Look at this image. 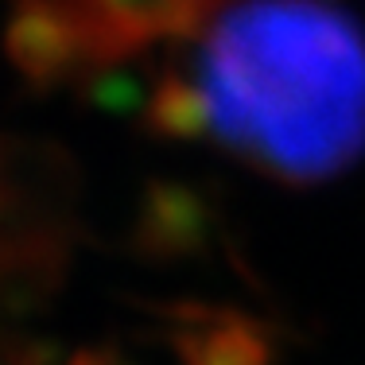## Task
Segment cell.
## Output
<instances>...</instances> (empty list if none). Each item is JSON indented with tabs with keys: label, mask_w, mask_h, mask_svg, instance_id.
Here are the masks:
<instances>
[{
	"label": "cell",
	"mask_w": 365,
	"mask_h": 365,
	"mask_svg": "<svg viewBox=\"0 0 365 365\" xmlns=\"http://www.w3.org/2000/svg\"><path fill=\"white\" fill-rule=\"evenodd\" d=\"M16 63L39 82L144 66L148 120L280 182L365 152V28L342 0H16Z\"/></svg>",
	"instance_id": "1"
},
{
	"label": "cell",
	"mask_w": 365,
	"mask_h": 365,
	"mask_svg": "<svg viewBox=\"0 0 365 365\" xmlns=\"http://www.w3.org/2000/svg\"><path fill=\"white\" fill-rule=\"evenodd\" d=\"M71 260V214L31 160L0 148V338L55 295Z\"/></svg>",
	"instance_id": "2"
},
{
	"label": "cell",
	"mask_w": 365,
	"mask_h": 365,
	"mask_svg": "<svg viewBox=\"0 0 365 365\" xmlns=\"http://www.w3.org/2000/svg\"><path fill=\"white\" fill-rule=\"evenodd\" d=\"M179 365H272L276 342L253 315L214 303H175L163 311Z\"/></svg>",
	"instance_id": "3"
},
{
	"label": "cell",
	"mask_w": 365,
	"mask_h": 365,
	"mask_svg": "<svg viewBox=\"0 0 365 365\" xmlns=\"http://www.w3.org/2000/svg\"><path fill=\"white\" fill-rule=\"evenodd\" d=\"M63 365H125V361H117L113 354H106V350H78V354H71Z\"/></svg>",
	"instance_id": "4"
}]
</instances>
